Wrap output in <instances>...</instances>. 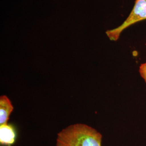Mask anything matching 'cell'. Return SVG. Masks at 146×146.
<instances>
[{
    "label": "cell",
    "instance_id": "obj_3",
    "mask_svg": "<svg viewBox=\"0 0 146 146\" xmlns=\"http://www.w3.org/2000/svg\"><path fill=\"white\" fill-rule=\"evenodd\" d=\"M14 128L8 123L0 125V143L2 145L11 146L15 141Z\"/></svg>",
    "mask_w": 146,
    "mask_h": 146
},
{
    "label": "cell",
    "instance_id": "obj_1",
    "mask_svg": "<svg viewBox=\"0 0 146 146\" xmlns=\"http://www.w3.org/2000/svg\"><path fill=\"white\" fill-rule=\"evenodd\" d=\"M102 136L83 123L69 125L58 135L56 146H101Z\"/></svg>",
    "mask_w": 146,
    "mask_h": 146
},
{
    "label": "cell",
    "instance_id": "obj_2",
    "mask_svg": "<svg viewBox=\"0 0 146 146\" xmlns=\"http://www.w3.org/2000/svg\"><path fill=\"white\" fill-rule=\"evenodd\" d=\"M145 20H146V0H135L134 8L123 23L115 29L106 31V34L110 40L117 41L126 28Z\"/></svg>",
    "mask_w": 146,
    "mask_h": 146
},
{
    "label": "cell",
    "instance_id": "obj_5",
    "mask_svg": "<svg viewBox=\"0 0 146 146\" xmlns=\"http://www.w3.org/2000/svg\"><path fill=\"white\" fill-rule=\"evenodd\" d=\"M139 72L141 77L143 78L146 84V62L141 64L139 68Z\"/></svg>",
    "mask_w": 146,
    "mask_h": 146
},
{
    "label": "cell",
    "instance_id": "obj_4",
    "mask_svg": "<svg viewBox=\"0 0 146 146\" xmlns=\"http://www.w3.org/2000/svg\"><path fill=\"white\" fill-rule=\"evenodd\" d=\"M14 110L10 99L5 95L0 97V125L7 123Z\"/></svg>",
    "mask_w": 146,
    "mask_h": 146
}]
</instances>
